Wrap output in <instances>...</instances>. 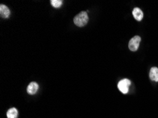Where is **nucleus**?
Listing matches in <instances>:
<instances>
[{
    "mask_svg": "<svg viewBox=\"0 0 158 118\" xmlns=\"http://www.w3.org/2000/svg\"><path fill=\"white\" fill-rule=\"evenodd\" d=\"M89 17L86 11H82L74 18V23L78 27H83L88 23Z\"/></svg>",
    "mask_w": 158,
    "mask_h": 118,
    "instance_id": "obj_1",
    "label": "nucleus"
},
{
    "mask_svg": "<svg viewBox=\"0 0 158 118\" xmlns=\"http://www.w3.org/2000/svg\"><path fill=\"white\" fill-rule=\"evenodd\" d=\"M141 41V38L138 35H135L130 40L128 43V47L129 50H131V51L135 52L138 49L139 47V45Z\"/></svg>",
    "mask_w": 158,
    "mask_h": 118,
    "instance_id": "obj_2",
    "label": "nucleus"
},
{
    "mask_svg": "<svg viewBox=\"0 0 158 118\" xmlns=\"http://www.w3.org/2000/svg\"><path fill=\"white\" fill-rule=\"evenodd\" d=\"M131 85V81L129 79H124L119 81L118 83V88L119 91L123 94H126L128 92L129 86Z\"/></svg>",
    "mask_w": 158,
    "mask_h": 118,
    "instance_id": "obj_3",
    "label": "nucleus"
},
{
    "mask_svg": "<svg viewBox=\"0 0 158 118\" xmlns=\"http://www.w3.org/2000/svg\"><path fill=\"white\" fill-rule=\"evenodd\" d=\"M38 84L36 82H31L27 87V93L30 95H34L38 90Z\"/></svg>",
    "mask_w": 158,
    "mask_h": 118,
    "instance_id": "obj_4",
    "label": "nucleus"
},
{
    "mask_svg": "<svg viewBox=\"0 0 158 118\" xmlns=\"http://www.w3.org/2000/svg\"><path fill=\"white\" fill-rule=\"evenodd\" d=\"M0 15L2 18H7L10 15V10L6 5L1 4L0 5Z\"/></svg>",
    "mask_w": 158,
    "mask_h": 118,
    "instance_id": "obj_5",
    "label": "nucleus"
},
{
    "mask_svg": "<svg viewBox=\"0 0 158 118\" xmlns=\"http://www.w3.org/2000/svg\"><path fill=\"white\" fill-rule=\"evenodd\" d=\"M133 17L135 18V20L140 21H142V19L143 18V12L140 8L135 7V8H134L133 10Z\"/></svg>",
    "mask_w": 158,
    "mask_h": 118,
    "instance_id": "obj_6",
    "label": "nucleus"
},
{
    "mask_svg": "<svg viewBox=\"0 0 158 118\" xmlns=\"http://www.w3.org/2000/svg\"><path fill=\"white\" fill-rule=\"evenodd\" d=\"M149 76H150V79H151L152 81L158 82V68L157 67H154L150 69Z\"/></svg>",
    "mask_w": 158,
    "mask_h": 118,
    "instance_id": "obj_7",
    "label": "nucleus"
},
{
    "mask_svg": "<svg viewBox=\"0 0 158 118\" xmlns=\"http://www.w3.org/2000/svg\"><path fill=\"white\" fill-rule=\"evenodd\" d=\"M7 118H16L18 117V110L16 108H10L6 112Z\"/></svg>",
    "mask_w": 158,
    "mask_h": 118,
    "instance_id": "obj_8",
    "label": "nucleus"
},
{
    "mask_svg": "<svg viewBox=\"0 0 158 118\" xmlns=\"http://www.w3.org/2000/svg\"><path fill=\"white\" fill-rule=\"evenodd\" d=\"M51 3L52 4V6L55 7V8H59L62 6L63 4V2L61 0H51Z\"/></svg>",
    "mask_w": 158,
    "mask_h": 118,
    "instance_id": "obj_9",
    "label": "nucleus"
}]
</instances>
